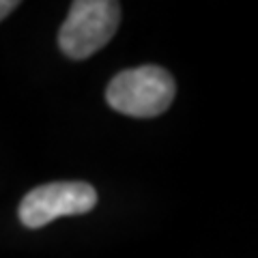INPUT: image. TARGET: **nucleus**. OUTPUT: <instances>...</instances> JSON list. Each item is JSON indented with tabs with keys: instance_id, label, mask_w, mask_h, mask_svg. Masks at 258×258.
<instances>
[{
	"instance_id": "nucleus-1",
	"label": "nucleus",
	"mask_w": 258,
	"mask_h": 258,
	"mask_svg": "<svg viewBox=\"0 0 258 258\" xmlns=\"http://www.w3.org/2000/svg\"><path fill=\"white\" fill-rule=\"evenodd\" d=\"M174 93L176 84L164 67L142 64L112 78L106 88V101L125 116L153 118L170 108Z\"/></svg>"
},
{
	"instance_id": "nucleus-2",
	"label": "nucleus",
	"mask_w": 258,
	"mask_h": 258,
	"mask_svg": "<svg viewBox=\"0 0 258 258\" xmlns=\"http://www.w3.org/2000/svg\"><path fill=\"white\" fill-rule=\"evenodd\" d=\"M120 5L112 0H76L58 30L60 50L84 60L106 45L118 28Z\"/></svg>"
},
{
	"instance_id": "nucleus-3",
	"label": "nucleus",
	"mask_w": 258,
	"mask_h": 258,
	"mask_svg": "<svg viewBox=\"0 0 258 258\" xmlns=\"http://www.w3.org/2000/svg\"><path fill=\"white\" fill-rule=\"evenodd\" d=\"M97 205L93 185L82 181H64L39 185L20 203V220L28 228H41L64 215H82Z\"/></svg>"
},
{
	"instance_id": "nucleus-4",
	"label": "nucleus",
	"mask_w": 258,
	"mask_h": 258,
	"mask_svg": "<svg viewBox=\"0 0 258 258\" xmlns=\"http://www.w3.org/2000/svg\"><path fill=\"white\" fill-rule=\"evenodd\" d=\"M18 7H20L18 0H0V22H3L13 9H18Z\"/></svg>"
}]
</instances>
